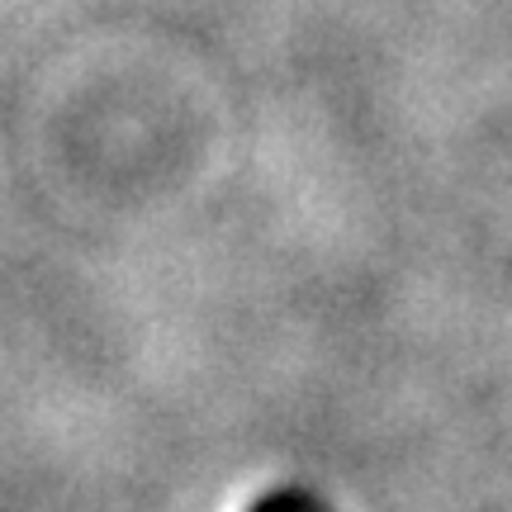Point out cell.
<instances>
[{
  "instance_id": "1",
  "label": "cell",
  "mask_w": 512,
  "mask_h": 512,
  "mask_svg": "<svg viewBox=\"0 0 512 512\" xmlns=\"http://www.w3.org/2000/svg\"><path fill=\"white\" fill-rule=\"evenodd\" d=\"M252 512H313V508H309V498H299V494H271V498H261Z\"/></svg>"
}]
</instances>
